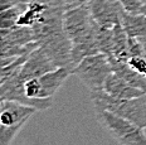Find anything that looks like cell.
<instances>
[{"label":"cell","mask_w":146,"mask_h":145,"mask_svg":"<svg viewBox=\"0 0 146 145\" xmlns=\"http://www.w3.org/2000/svg\"><path fill=\"white\" fill-rule=\"evenodd\" d=\"M49 3L39 1V0H32V1H28L27 8L24 9L22 15L19 17L18 25L30 27V28H32V27L38 23V20L42 18V15L44 14V11L47 10Z\"/></svg>","instance_id":"4fadbf2b"},{"label":"cell","mask_w":146,"mask_h":145,"mask_svg":"<svg viewBox=\"0 0 146 145\" xmlns=\"http://www.w3.org/2000/svg\"><path fill=\"white\" fill-rule=\"evenodd\" d=\"M64 0L50 1L38 23L32 27L34 39L57 67H73L72 43L64 29Z\"/></svg>","instance_id":"6da1fadb"},{"label":"cell","mask_w":146,"mask_h":145,"mask_svg":"<svg viewBox=\"0 0 146 145\" xmlns=\"http://www.w3.org/2000/svg\"><path fill=\"white\" fill-rule=\"evenodd\" d=\"M96 111H110L146 129V93L135 98H116L105 91L91 92Z\"/></svg>","instance_id":"3957f363"},{"label":"cell","mask_w":146,"mask_h":145,"mask_svg":"<svg viewBox=\"0 0 146 145\" xmlns=\"http://www.w3.org/2000/svg\"><path fill=\"white\" fill-rule=\"evenodd\" d=\"M97 120L121 145H146L144 129L110 111H96Z\"/></svg>","instance_id":"8992f818"},{"label":"cell","mask_w":146,"mask_h":145,"mask_svg":"<svg viewBox=\"0 0 146 145\" xmlns=\"http://www.w3.org/2000/svg\"><path fill=\"white\" fill-rule=\"evenodd\" d=\"M36 108L10 100L0 101V145H11L20 129Z\"/></svg>","instance_id":"277c9868"},{"label":"cell","mask_w":146,"mask_h":145,"mask_svg":"<svg viewBox=\"0 0 146 145\" xmlns=\"http://www.w3.org/2000/svg\"><path fill=\"white\" fill-rule=\"evenodd\" d=\"M110 61H111L115 73H117L122 80H125L131 86L146 92V77H144L142 74H140L139 72H136L133 68L130 67L127 62H120L116 59H110Z\"/></svg>","instance_id":"7c38bea8"},{"label":"cell","mask_w":146,"mask_h":145,"mask_svg":"<svg viewBox=\"0 0 146 145\" xmlns=\"http://www.w3.org/2000/svg\"><path fill=\"white\" fill-rule=\"evenodd\" d=\"M140 13H142V14H145V15H146V4H144L141 7V9H140Z\"/></svg>","instance_id":"d6986e66"},{"label":"cell","mask_w":146,"mask_h":145,"mask_svg":"<svg viewBox=\"0 0 146 145\" xmlns=\"http://www.w3.org/2000/svg\"><path fill=\"white\" fill-rule=\"evenodd\" d=\"M130 65V67L133 68L136 72H139L140 74H142L146 77V58L142 56H133L130 57V59L127 61Z\"/></svg>","instance_id":"9a60e30c"},{"label":"cell","mask_w":146,"mask_h":145,"mask_svg":"<svg viewBox=\"0 0 146 145\" xmlns=\"http://www.w3.org/2000/svg\"><path fill=\"white\" fill-rule=\"evenodd\" d=\"M103 91L116 98H135L146 93L142 90L136 88L130 83H127L115 72H112L107 77L105 86H103Z\"/></svg>","instance_id":"30bf717a"},{"label":"cell","mask_w":146,"mask_h":145,"mask_svg":"<svg viewBox=\"0 0 146 145\" xmlns=\"http://www.w3.org/2000/svg\"><path fill=\"white\" fill-rule=\"evenodd\" d=\"M113 72L111 61L103 53L88 56L73 68V74L78 77L91 92L102 91L107 77Z\"/></svg>","instance_id":"5b68a950"},{"label":"cell","mask_w":146,"mask_h":145,"mask_svg":"<svg viewBox=\"0 0 146 145\" xmlns=\"http://www.w3.org/2000/svg\"><path fill=\"white\" fill-rule=\"evenodd\" d=\"M91 0H64L66 9H72V8H77L81 5H87Z\"/></svg>","instance_id":"ac0fdd59"},{"label":"cell","mask_w":146,"mask_h":145,"mask_svg":"<svg viewBox=\"0 0 146 145\" xmlns=\"http://www.w3.org/2000/svg\"><path fill=\"white\" fill-rule=\"evenodd\" d=\"M56 68L58 67L52 62V59L47 56V53L40 47H38L29 54L18 76L22 81H25L29 78L40 77Z\"/></svg>","instance_id":"ba28073f"},{"label":"cell","mask_w":146,"mask_h":145,"mask_svg":"<svg viewBox=\"0 0 146 145\" xmlns=\"http://www.w3.org/2000/svg\"><path fill=\"white\" fill-rule=\"evenodd\" d=\"M121 25L130 38H146V15L142 13H129L123 10Z\"/></svg>","instance_id":"8fae6325"},{"label":"cell","mask_w":146,"mask_h":145,"mask_svg":"<svg viewBox=\"0 0 146 145\" xmlns=\"http://www.w3.org/2000/svg\"><path fill=\"white\" fill-rule=\"evenodd\" d=\"M28 1H32V0H28ZM39 1H47V3H49V1H54V0H39Z\"/></svg>","instance_id":"ffe728a7"},{"label":"cell","mask_w":146,"mask_h":145,"mask_svg":"<svg viewBox=\"0 0 146 145\" xmlns=\"http://www.w3.org/2000/svg\"><path fill=\"white\" fill-rule=\"evenodd\" d=\"M71 74H73L72 67H58L40 76L39 82L42 87V97L52 98Z\"/></svg>","instance_id":"9c48e42d"},{"label":"cell","mask_w":146,"mask_h":145,"mask_svg":"<svg viewBox=\"0 0 146 145\" xmlns=\"http://www.w3.org/2000/svg\"><path fill=\"white\" fill-rule=\"evenodd\" d=\"M63 20L66 33L72 43L71 58L73 67L86 57L101 53L96 38L98 24L93 20L88 5L66 9Z\"/></svg>","instance_id":"7a4b0ae2"},{"label":"cell","mask_w":146,"mask_h":145,"mask_svg":"<svg viewBox=\"0 0 146 145\" xmlns=\"http://www.w3.org/2000/svg\"><path fill=\"white\" fill-rule=\"evenodd\" d=\"M27 4L28 3H23V4H19L17 7L1 10V14H0V28L8 29V28H13V27L18 25L19 17L22 15L24 9L27 8Z\"/></svg>","instance_id":"5bb4252c"},{"label":"cell","mask_w":146,"mask_h":145,"mask_svg":"<svg viewBox=\"0 0 146 145\" xmlns=\"http://www.w3.org/2000/svg\"><path fill=\"white\" fill-rule=\"evenodd\" d=\"M23 3H28V0H0V10H5V9L17 7Z\"/></svg>","instance_id":"e0dca14e"},{"label":"cell","mask_w":146,"mask_h":145,"mask_svg":"<svg viewBox=\"0 0 146 145\" xmlns=\"http://www.w3.org/2000/svg\"><path fill=\"white\" fill-rule=\"evenodd\" d=\"M87 5L93 20L102 28H113L121 24L125 9L120 0H91Z\"/></svg>","instance_id":"52a82bcc"},{"label":"cell","mask_w":146,"mask_h":145,"mask_svg":"<svg viewBox=\"0 0 146 145\" xmlns=\"http://www.w3.org/2000/svg\"><path fill=\"white\" fill-rule=\"evenodd\" d=\"M120 3L129 13H140V9L144 5L142 0H120Z\"/></svg>","instance_id":"2e32d148"}]
</instances>
